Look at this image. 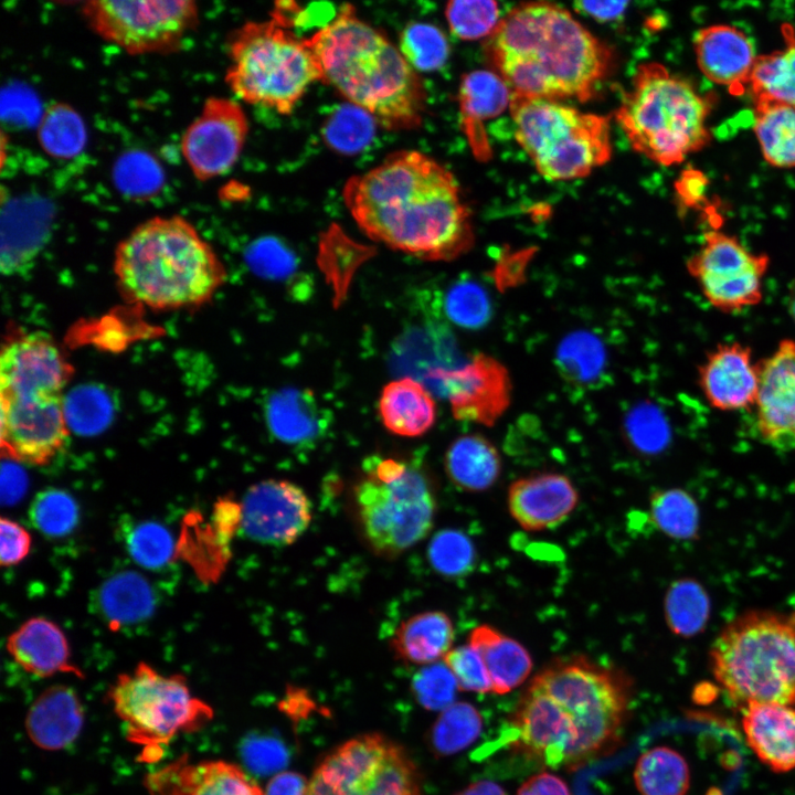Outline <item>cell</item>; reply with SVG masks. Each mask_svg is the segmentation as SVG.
<instances>
[{"label":"cell","mask_w":795,"mask_h":795,"mask_svg":"<svg viewBox=\"0 0 795 795\" xmlns=\"http://www.w3.org/2000/svg\"><path fill=\"white\" fill-rule=\"evenodd\" d=\"M632 697L633 681L618 668L584 655L556 658L526 688L506 741L530 760L576 770L618 746Z\"/></svg>","instance_id":"6da1fadb"},{"label":"cell","mask_w":795,"mask_h":795,"mask_svg":"<svg viewBox=\"0 0 795 795\" xmlns=\"http://www.w3.org/2000/svg\"><path fill=\"white\" fill-rule=\"evenodd\" d=\"M342 198L367 236L420 259L451 262L474 245L470 211L455 177L417 150L394 151L350 177Z\"/></svg>","instance_id":"7a4b0ae2"},{"label":"cell","mask_w":795,"mask_h":795,"mask_svg":"<svg viewBox=\"0 0 795 795\" xmlns=\"http://www.w3.org/2000/svg\"><path fill=\"white\" fill-rule=\"evenodd\" d=\"M487 55L512 94L581 102L607 75L613 56L568 10L550 2L511 9L490 35Z\"/></svg>","instance_id":"3957f363"},{"label":"cell","mask_w":795,"mask_h":795,"mask_svg":"<svg viewBox=\"0 0 795 795\" xmlns=\"http://www.w3.org/2000/svg\"><path fill=\"white\" fill-rule=\"evenodd\" d=\"M307 44L322 82L389 130H412L423 121L426 92L418 73L380 30L342 4Z\"/></svg>","instance_id":"277c9868"},{"label":"cell","mask_w":795,"mask_h":795,"mask_svg":"<svg viewBox=\"0 0 795 795\" xmlns=\"http://www.w3.org/2000/svg\"><path fill=\"white\" fill-rule=\"evenodd\" d=\"M114 274L124 298L153 311L197 309L226 280L211 244L184 216H152L115 247Z\"/></svg>","instance_id":"5b68a950"},{"label":"cell","mask_w":795,"mask_h":795,"mask_svg":"<svg viewBox=\"0 0 795 795\" xmlns=\"http://www.w3.org/2000/svg\"><path fill=\"white\" fill-rule=\"evenodd\" d=\"M709 666L740 703L795 704V611L750 610L727 623L709 650Z\"/></svg>","instance_id":"8992f818"},{"label":"cell","mask_w":795,"mask_h":795,"mask_svg":"<svg viewBox=\"0 0 795 795\" xmlns=\"http://www.w3.org/2000/svg\"><path fill=\"white\" fill-rule=\"evenodd\" d=\"M709 100L657 62L640 64L615 118L633 149L662 165L680 163L710 141Z\"/></svg>","instance_id":"52a82bcc"},{"label":"cell","mask_w":795,"mask_h":795,"mask_svg":"<svg viewBox=\"0 0 795 795\" xmlns=\"http://www.w3.org/2000/svg\"><path fill=\"white\" fill-rule=\"evenodd\" d=\"M225 83L246 104L293 113L310 85L322 82L319 62L306 42L274 18L247 21L230 35Z\"/></svg>","instance_id":"ba28073f"},{"label":"cell","mask_w":795,"mask_h":795,"mask_svg":"<svg viewBox=\"0 0 795 795\" xmlns=\"http://www.w3.org/2000/svg\"><path fill=\"white\" fill-rule=\"evenodd\" d=\"M509 108L518 144L545 179L582 178L610 160L608 116L512 93Z\"/></svg>","instance_id":"9c48e42d"},{"label":"cell","mask_w":795,"mask_h":795,"mask_svg":"<svg viewBox=\"0 0 795 795\" xmlns=\"http://www.w3.org/2000/svg\"><path fill=\"white\" fill-rule=\"evenodd\" d=\"M354 488L357 515L371 548L396 555L431 531L436 512L432 485L423 470L404 460L371 458Z\"/></svg>","instance_id":"30bf717a"},{"label":"cell","mask_w":795,"mask_h":795,"mask_svg":"<svg viewBox=\"0 0 795 795\" xmlns=\"http://www.w3.org/2000/svg\"><path fill=\"white\" fill-rule=\"evenodd\" d=\"M108 699L127 739L142 748L141 757L148 761L179 733L198 731L213 716L182 676H165L146 662L119 675Z\"/></svg>","instance_id":"8fae6325"},{"label":"cell","mask_w":795,"mask_h":795,"mask_svg":"<svg viewBox=\"0 0 795 795\" xmlns=\"http://www.w3.org/2000/svg\"><path fill=\"white\" fill-rule=\"evenodd\" d=\"M306 795H422V778L400 744L369 733L328 753L308 781Z\"/></svg>","instance_id":"7c38bea8"},{"label":"cell","mask_w":795,"mask_h":795,"mask_svg":"<svg viewBox=\"0 0 795 795\" xmlns=\"http://www.w3.org/2000/svg\"><path fill=\"white\" fill-rule=\"evenodd\" d=\"M81 13L95 34L130 55L174 52L199 23L192 0H89Z\"/></svg>","instance_id":"4fadbf2b"},{"label":"cell","mask_w":795,"mask_h":795,"mask_svg":"<svg viewBox=\"0 0 795 795\" xmlns=\"http://www.w3.org/2000/svg\"><path fill=\"white\" fill-rule=\"evenodd\" d=\"M707 301L723 314L735 315L763 298V279L770 256L746 248L735 236L712 229L686 264Z\"/></svg>","instance_id":"5bb4252c"},{"label":"cell","mask_w":795,"mask_h":795,"mask_svg":"<svg viewBox=\"0 0 795 795\" xmlns=\"http://www.w3.org/2000/svg\"><path fill=\"white\" fill-rule=\"evenodd\" d=\"M248 135V119L233 99L208 97L180 140L181 155L201 182L226 173L237 161Z\"/></svg>","instance_id":"9a60e30c"},{"label":"cell","mask_w":795,"mask_h":795,"mask_svg":"<svg viewBox=\"0 0 795 795\" xmlns=\"http://www.w3.org/2000/svg\"><path fill=\"white\" fill-rule=\"evenodd\" d=\"M74 368L57 343L43 332L8 339L0 352L1 399L63 396Z\"/></svg>","instance_id":"2e32d148"},{"label":"cell","mask_w":795,"mask_h":795,"mask_svg":"<svg viewBox=\"0 0 795 795\" xmlns=\"http://www.w3.org/2000/svg\"><path fill=\"white\" fill-rule=\"evenodd\" d=\"M70 435L63 396L1 399L2 455L43 466L64 447Z\"/></svg>","instance_id":"e0dca14e"},{"label":"cell","mask_w":795,"mask_h":795,"mask_svg":"<svg viewBox=\"0 0 795 795\" xmlns=\"http://www.w3.org/2000/svg\"><path fill=\"white\" fill-rule=\"evenodd\" d=\"M430 377L443 389L458 421L492 426L510 406L509 371L487 353L477 352L458 368H436Z\"/></svg>","instance_id":"ac0fdd59"},{"label":"cell","mask_w":795,"mask_h":795,"mask_svg":"<svg viewBox=\"0 0 795 795\" xmlns=\"http://www.w3.org/2000/svg\"><path fill=\"white\" fill-rule=\"evenodd\" d=\"M311 502L301 487L267 479L251 486L241 502V529L262 544L294 543L311 521Z\"/></svg>","instance_id":"d6986e66"},{"label":"cell","mask_w":795,"mask_h":795,"mask_svg":"<svg viewBox=\"0 0 795 795\" xmlns=\"http://www.w3.org/2000/svg\"><path fill=\"white\" fill-rule=\"evenodd\" d=\"M757 364L754 407L760 439L777 451H795V340H781Z\"/></svg>","instance_id":"ffe728a7"},{"label":"cell","mask_w":795,"mask_h":795,"mask_svg":"<svg viewBox=\"0 0 795 795\" xmlns=\"http://www.w3.org/2000/svg\"><path fill=\"white\" fill-rule=\"evenodd\" d=\"M698 384L716 410L732 412L754 406L759 364L752 349L739 341L718 343L698 367Z\"/></svg>","instance_id":"44dd1931"},{"label":"cell","mask_w":795,"mask_h":795,"mask_svg":"<svg viewBox=\"0 0 795 795\" xmlns=\"http://www.w3.org/2000/svg\"><path fill=\"white\" fill-rule=\"evenodd\" d=\"M579 491L559 473H538L519 478L508 489L510 516L527 531H542L564 522L579 504Z\"/></svg>","instance_id":"7402d4cb"},{"label":"cell","mask_w":795,"mask_h":795,"mask_svg":"<svg viewBox=\"0 0 795 795\" xmlns=\"http://www.w3.org/2000/svg\"><path fill=\"white\" fill-rule=\"evenodd\" d=\"M150 795H264L237 765L222 760H178L145 778Z\"/></svg>","instance_id":"603a6c76"},{"label":"cell","mask_w":795,"mask_h":795,"mask_svg":"<svg viewBox=\"0 0 795 795\" xmlns=\"http://www.w3.org/2000/svg\"><path fill=\"white\" fill-rule=\"evenodd\" d=\"M697 64L716 84L741 95L750 85L756 55L752 40L740 29L714 24L700 29L693 36Z\"/></svg>","instance_id":"cb8c5ba5"},{"label":"cell","mask_w":795,"mask_h":795,"mask_svg":"<svg viewBox=\"0 0 795 795\" xmlns=\"http://www.w3.org/2000/svg\"><path fill=\"white\" fill-rule=\"evenodd\" d=\"M742 728L748 745L771 771L795 770V708L750 702L745 704Z\"/></svg>","instance_id":"d4e9b609"},{"label":"cell","mask_w":795,"mask_h":795,"mask_svg":"<svg viewBox=\"0 0 795 795\" xmlns=\"http://www.w3.org/2000/svg\"><path fill=\"white\" fill-rule=\"evenodd\" d=\"M460 129L478 160L491 158L485 123L500 115L510 105L511 91L505 81L490 71L465 74L458 88Z\"/></svg>","instance_id":"484cf974"},{"label":"cell","mask_w":795,"mask_h":795,"mask_svg":"<svg viewBox=\"0 0 795 795\" xmlns=\"http://www.w3.org/2000/svg\"><path fill=\"white\" fill-rule=\"evenodd\" d=\"M7 650L26 672L38 677L82 671L72 664L64 632L45 617H32L21 624L7 639Z\"/></svg>","instance_id":"4316f807"},{"label":"cell","mask_w":795,"mask_h":795,"mask_svg":"<svg viewBox=\"0 0 795 795\" xmlns=\"http://www.w3.org/2000/svg\"><path fill=\"white\" fill-rule=\"evenodd\" d=\"M84 711L77 695L66 686L44 690L30 707L25 730L40 749L57 751L73 743L82 731Z\"/></svg>","instance_id":"83f0119b"},{"label":"cell","mask_w":795,"mask_h":795,"mask_svg":"<svg viewBox=\"0 0 795 795\" xmlns=\"http://www.w3.org/2000/svg\"><path fill=\"white\" fill-rule=\"evenodd\" d=\"M269 432L282 443L305 445L320 438L328 428V415L315 395L306 389L274 391L265 403Z\"/></svg>","instance_id":"f1b7e54d"},{"label":"cell","mask_w":795,"mask_h":795,"mask_svg":"<svg viewBox=\"0 0 795 795\" xmlns=\"http://www.w3.org/2000/svg\"><path fill=\"white\" fill-rule=\"evenodd\" d=\"M156 603L149 581L131 570L107 577L93 600L97 615L114 630L148 619L155 612Z\"/></svg>","instance_id":"f546056e"},{"label":"cell","mask_w":795,"mask_h":795,"mask_svg":"<svg viewBox=\"0 0 795 795\" xmlns=\"http://www.w3.org/2000/svg\"><path fill=\"white\" fill-rule=\"evenodd\" d=\"M378 407L384 427L400 436H421L436 420L434 398L422 383L409 377L386 383Z\"/></svg>","instance_id":"4dcf8cb0"},{"label":"cell","mask_w":795,"mask_h":795,"mask_svg":"<svg viewBox=\"0 0 795 795\" xmlns=\"http://www.w3.org/2000/svg\"><path fill=\"white\" fill-rule=\"evenodd\" d=\"M468 644L480 654L496 693L516 689L532 670V658L526 647L488 624L475 627Z\"/></svg>","instance_id":"1f68e13d"},{"label":"cell","mask_w":795,"mask_h":795,"mask_svg":"<svg viewBox=\"0 0 795 795\" xmlns=\"http://www.w3.org/2000/svg\"><path fill=\"white\" fill-rule=\"evenodd\" d=\"M444 465L451 481L470 492L492 487L502 469L498 449L480 434H466L454 439L446 451Z\"/></svg>","instance_id":"d6a6232c"},{"label":"cell","mask_w":795,"mask_h":795,"mask_svg":"<svg viewBox=\"0 0 795 795\" xmlns=\"http://www.w3.org/2000/svg\"><path fill=\"white\" fill-rule=\"evenodd\" d=\"M454 626L447 614L428 611L404 621L392 638L399 658L418 665L437 662L451 650Z\"/></svg>","instance_id":"836d02e7"},{"label":"cell","mask_w":795,"mask_h":795,"mask_svg":"<svg viewBox=\"0 0 795 795\" xmlns=\"http://www.w3.org/2000/svg\"><path fill=\"white\" fill-rule=\"evenodd\" d=\"M783 49L756 57L749 87L753 100L781 103L795 108V31L782 26Z\"/></svg>","instance_id":"e575fe53"},{"label":"cell","mask_w":795,"mask_h":795,"mask_svg":"<svg viewBox=\"0 0 795 795\" xmlns=\"http://www.w3.org/2000/svg\"><path fill=\"white\" fill-rule=\"evenodd\" d=\"M753 130L767 163L795 167V108L775 102H754Z\"/></svg>","instance_id":"d590c367"},{"label":"cell","mask_w":795,"mask_h":795,"mask_svg":"<svg viewBox=\"0 0 795 795\" xmlns=\"http://www.w3.org/2000/svg\"><path fill=\"white\" fill-rule=\"evenodd\" d=\"M711 601L704 586L693 577L671 582L664 597V617L676 636L701 634L710 619Z\"/></svg>","instance_id":"8d00e7d4"},{"label":"cell","mask_w":795,"mask_h":795,"mask_svg":"<svg viewBox=\"0 0 795 795\" xmlns=\"http://www.w3.org/2000/svg\"><path fill=\"white\" fill-rule=\"evenodd\" d=\"M634 778L642 795H685L689 787V767L677 751L656 746L640 755Z\"/></svg>","instance_id":"74e56055"},{"label":"cell","mask_w":795,"mask_h":795,"mask_svg":"<svg viewBox=\"0 0 795 795\" xmlns=\"http://www.w3.org/2000/svg\"><path fill=\"white\" fill-rule=\"evenodd\" d=\"M649 515L655 527L675 540H696L700 530V510L696 499L681 488L659 489L649 498Z\"/></svg>","instance_id":"f35d334b"},{"label":"cell","mask_w":795,"mask_h":795,"mask_svg":"<svg viewBox=\"0 0 795 795\" xmlns=\"http://www.w3.org/2000/svg\"><path fill=\"white\" fill-rule=\"evenodd\" d=\"M86 137L83 119L65 104L49 106L39 121V144L47 155L57 159L77 156L86 144Z\"/></svg>","instance_id":"ab89813d"},{"label":"cell","mask_w":795,"mask_h":795,"mask_svg":"<svg viewBox=\"0 0 795 795\" xmlns=\"http://www.w3.org/2000/svg\"><path fill=\"white\" fill-rule=\"evenodd\" d=\"M481 729V716L473 704L454 702L434 722L428 742L436 755L448 756L471 745Z\"/></svg>","instance_id":"60d3db41"},{"label":"cell","mask_w":795,"mask_h":795,"mask_svg":"<svg viewBox=\"0 0 795 795\" xmlns=\"http://www.w3.org/2000/svg\"><path fill=\"white\" fill-rule=\"evenodd\" d=\"M559 370L575 384L596 381L604 371L606 351L601 339L587 331L566 336L556 351Z\"/></svg>","instance_id":"b9f144b4"},{"label":"cell","mask_w":795,"mask_h":795,"mask_svg":"<svg viewBox=\"0 0 795 795\" xmlns=\"http://www.w3.org/2000/svg\"><path fill=\"white\" fill-rule=\"evenodd\" d=\"M375 124L378 123L369 113L348 103L335 109L328 117L322 136L331 149L352 155L370 144Z\"/></svg>","instance_id":"7bdbcfd3"},{"label":"cell","mask_w":795,"mask_h":795,"mask_svg":"<svg viewBox=\"0 0 795 795\" xmlns=\"http://www.w3.org/2000/svg\"><path fill=\"white\" fill-rule=\"evenodd\" d=\"M125 547L131 559L148 570H159L174 556L170 531L156 521L129 522L124 527Z\"/></svg>","instance_id":"ee69618b"},{"label":"cell","mask_w":795,"mask_h":795,"mask_svg":"<svg viewBox=\"0 0 795 795\" xmlns=\"http://www.w3.org/2000/svg\"><path fill=\"white\" fill-rule=\"evenodd\" d=\"M399 49L416 72L439 70L451 53L445 34L437 26L424 22H412L404 28Z\"/></svg>","instance_id":"f6af8a7d"},{"label":"cell","mask_w":795,"mask_h":795,"mask_svg":"<svg viewBox=\"0 0 795 795\" xmlns=\"http://www.w3.org/2000/svg\"><path fill=\"white\" fill-rule=\"evenodd\" d=\"M29 517L33 527L42 534L49 538H62L77 526L80 509L68 492L49 488L39 492L33 499Z\"/></svg>","instance_id":"bcb514c9"},{"label":"cell","mask_w":795,"mask_h":795,"mask_svg":"<svg viewBox=\"0 0 795 795\" xmlns=\"http://www.w3.org/2000/svg\"><path fill=\"white\" fill-rule=\"evenodd\" d=\"M432 568L439 574L456 577L468 574L476 564V549L468 536L455 529L438 531L427 548Z\"/></svg>","instance_id":"7dc6e473"},{"label":"cell","mask_w":795,"mask_h":795,"mask_svg":"<svg viewBox=\"0 0 795 795\" xmlns=\"http://www.w3.org/2000/svg\"><path fill=\"white\" fill-rule=\"evenodd\" d=\"M444 311L457 326L467 329L484 327L491 318L492 307L486 289L474 280H458L446 292Z\"/></svg>","instance_id":"c3c4849f"},{"label":"cell","mask_w":795,"mask_h":795,"mask_svg":"<svg viewBox=\"0 0 795 795\" xmlns=\"http://www.w3.org/2000/svg\"><path fill=\"white\" fill-rule=\"evenodd\" d=\"M445 17L451 31L463 40L491 35L501 20L497 2L484 0L451 1Z\"/></svg>","instance_id":"681fc988"},{"label":"cell","mask_w":795,"mask_h":795,"mask_svg":"<svg viewBox=\"0 0 795 795\" xmlns=\"http://www.w3.org/2000/svg\"><path fill=\"white\" fill-rule=\"evenodd\" d=\"M457 681L445 664L434 662L413 677L412 691L416 701L432 711L445 710L454 703Z\"/></svg>","instance_id":"f907efd6"},{"label":"cell","mask_w":795,"mask_h":795,"mask_svg":"<svg viewBox=\"0 0 795 795\" xmlns=\"http://www.w3.org/2000/svg\"><path fill=\"white\" fill-rule=\"evenodd\" d=\"M629 444L643 454L660 452L667 444L669 432L664 418L650 406L635 407L625 421Z\"/></svg>","instance_id":"816d5d0a"},{"label":"cell","mask_w":795,"mask_h":795,"mask_svg":"<svg viewBox=\"0 0 795 795\" xmlns=\"http://www.w3.org/2000/svg\"><path fill=\"white\" fill-rule=\"evenodd\" d=\"M443 659L455 677L458 688L473 692L492 690L483 658L470 644L452 648Z\"/></svg>","instance_id":"f5cc1de1"},{"label":"cell","mask_w":795,"mask_h":795,"mask_svg":"<svg viewBox=\"0 0 795 795\" xmlns=\"http://www.w3.org/2000/svg\"><path fill=\"white\" fill-rule=\"evenodd\" d=\"M248 256L254 269L267 278L284 279L296 269L295 256L276 239L258 241Z\"/></svg>","instance_id":"db71d44e"},{"label":"cell","mask_w":795,"mask_h":795,"mask_svg":"<svg viewBox=\"0 0 795 795\" xmlns=\"http://www.w3.org/2000/svg\"><path fill=\"white\" fill-rule=\"evenodd\" d=\"M32 544L30 532L10 518L0 520V563L12 566L24 560Z\"/></svg>","instance_id":"11a10c76"},{"label":"cell","mask_w":795,"mask_h":795,"mask_svg":"<svg viewBox=\"0 0 795 795\" xmlns=\"http://www.w3.org/2000/svg\"><path fill=\"white\" fill-rule=\"evenodd\" d=\"M212 530L222 542L227 543L236 528L241 527V505L229 498L215 502L212 512Z\"/></svg>","instance_id":"9f6ffc18"},{"label":"cell","mask_w":795,"mask_h":795,"mask_svg":"<svg viewBox=\"0 0 795 795\" xmlns=\"http://www.w3.org/2000/svg\"><path fill=\"white\" fill-rule=\"evenodd\" d=\"M707 187V177L693 168L683 170L675 184L681 204L688 208H698L702 204Z\"/></svg>","instance_id":"6f0895ef"},{"label":"cell","mask_w":795,"mask_h":795,"mask_svg":"<svg viewBox=\"0 0 795 795\" xmlns=\"http://www.w3.org/2000/svg\"><path fill=\"white\" fill-rule=\"evenodd\" d=\"M517 795H571L560 777L548 773H539L527 780L518 789Z\"/></svg>","instance_id":"680465c9"},{"label":"cell","mask_w":795,"mask_h":795,"mask_svg":"<svg viewBox=\"0 0 795 795\" xmlns=\"http://www.w3.org/2000/svg\"><path fill=\"white\" fill-rule=\"evenodd\" d=\"M628 2L626 1H576L574 9L600 22H611L623 17Z\"/></svg>","instance_id":"91938a15"},{"label":"cell","mask_w":795,"mask_h":795,"mask_svg":"<svg viewBox=\"0 0 795 795\" xmlns=\"http://www.w3.org/2000/svg\"><path fill=\"white\" fill-rule=\"evenodd\" d=\"M308 781L296 772H280L267 783L264 795H306Z\"/></svg>","instance_id":"94428289"},{"label":"cell","mask_w":795,"mask_h":795,"mask_svg":"<svg viewBox=\"0 0 795 795\" xmlns=\"http://www.w3.org/2000/svg\"><path fill=\"white\" fill-rule=\"evenodd\" d=\"M26 487L24 473L17 467L3 465L1 495L4 504H14L23 496Z\"/></svg>","instance_id":"6125c7cd"},{"label":"cell","mask_w":795,"mask_h":795,"mask_svg":"<svg viewBox=\"0 0 795 795\" xmlns=\"http://www.w3.org/2000/svg\"><path fill=\"white\" fill-rule=\"evenodd\" d=\"M250 752L252 753V760L259 767H275L280 765L284 760L283 749L275 742L256 743Z\"/></svg>","instance_id":"be15d7a7"},{"label":"cell","mask_w":795,"mask_h":795,"mask_svg":"<svg viewBox=\"0 0 795 795\" xmlns=\"http://www.w3.org/2000/svg\"><path fill=\"white\" fill-rule=\"evenodd\" d=\"M455 795H507L504 788L491 781H478Z\"/></svg>","instance_id":"e7e4bbea"},{"label":"cell","mask_w":795,"mask_h":795,"mask_svg":"<svg viewBox=\"0 0 795 795\" xmlns=\"http://www.w3.org/2000/svg\"><path fill=\"white\" fill-rule=\"evenodd\" d=\"M786 308L789 317L795 324V278L788 284L787 287Z\"/></svg>","instance_id":"03108f58"},{"label":"cell","mask_w":795,"mask_h":795,"mask_svg":"<svg viewBox=\"0 0 795 795\" xmlns=\"http://www.w3.org/2000/svg\"><path fill=\"white\" fill-rule=\"evenodd\" d=\"M792 486H793V489H794V494H795V479H794V481H793V485H792Z\"/></svg>","instance_id":"003e7915"}]
</instances>
